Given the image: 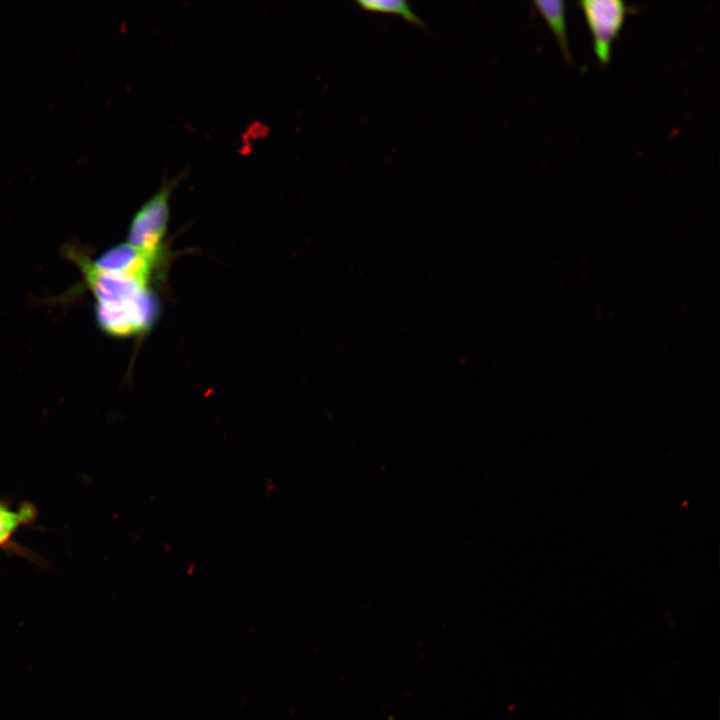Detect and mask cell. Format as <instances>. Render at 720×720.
<instances>
[{
    "label": "cell",
    "mask_w": 720,
    "mask_h": 720,
    "mask_svg": "<svg viewBox=\"0 0 720 720\" xmlns=\"http://www.w3.org/2000/svg\"><path fill=\"white\" fill-rule=\"evenodd\" d=\"M356 3L362 10L398 14L409 23L426 29L425 22L414 13L410 4L405 0H358Z\"/></svg>",
    "instance_id": "5"
},
{
    "label": "cell",
    "mask_w": 720,
    "mask_h": 720,
    "mask_svg": "<svg viewBox=\"0 0 720 720\" xmlns=\"http://www.w3.org/2000/svg\"><path fill=\"white\" fill-rule=\"evenodd\" d=\"M32 514V508L29 506H24L16 512L0 505V544L5 542L19 525L30 520Z\"/></svg>",
    "instance_id": "6"
},
{
    "label": "cell",
    "mask_w": 720,
    "mask_h": 720,
    "mask_svg": "<svg viewBox=\"0 0 720 720\" xmlns=\"http://www.w3.org/2000/svg\"><path fill=\"white\" fill-rule=\"evenodd\" d=\"M533 3L552 30L566 61L571 63L572 54L566 27L565 2L562 0H535Z\"/></svg>",
    "instance_id": "4"
},
{
    "label": "cell",
    "mask_w": 720,
    "mask_h": 720,
    "mask_svg": "<svg viewBox=\"0 0 720 720\" xmlns=\"http://www.w3.org/2000/svg\"><path fill=\"white\" fill-rule=\"evenodd\" d=\"M177 176L163 182L135 213L128 231L127 243L150 261L168 266L170 254L165 243L169 223L170 196L179 183Z\"/></svg>",
    "instance_id": "2"
},
{
    "label": "cell",
    "mask_w": 720,
    "mask_h": 720,
    "mask_svg": "<svg viewBox=\"0 0 720 720\" xmlns=\"http://www.w3.org/2000/svg\"><path fill=\"white\" fill-rule=\"evenodd\" d=\"M579 5L592 35L596 58L605 66L611 58L612 43L633 8L622 0H581Z\"/></svg>",
    "instance_id": "3"
},
{
    "label": "cell",
    "mask_w": 720,
    "mask_h": 720,
    "mask_svg": "<svg viewBox=\"0 0 720 720\" xmlns=\"http://www.w3.org/2000/svg\"><path fill=\"white\" fill-rule=\"evenodd\" d=\"M95 298L98 327L114 338L142 337L160 316L158 289L168 267L153 263L128 243L92 260L79 248H67Z\"/></svg>",
    "instance_id": "1"
}]
</instances>
